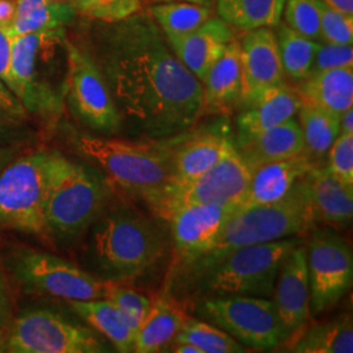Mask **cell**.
Here are the masks:
<instances>
[{
    "label": "cell",
    "mask_w": 353,
    "mask_h": 353,
    "mask_svg": "<svg viewBox=\"0 0 353 353\" xmlns=\"http://www.w3.org/2000/svg\"><path fill=\"white\" fill-rule=\"evenodd\" d=\"M76 314L100 332L118 352H134L135 334L128 327L122 312L106 299L65 300Z\"/></svg>",
    "instance_id": "28"
},
{
    "label": "cell",
    "mask_w": 353,
    "mask_h": 353,
    "mask_svg": "<svg viewBox=\"0 0 353 353\" xmlns=\"http://www.w3.org/2000/svg\"><path fill=\"white\" fill-rule=\"evenodd\" d=\"M50 32L29 33L13 36L11 51V72L13 92L23 102L28 113H51L61 112V97L43 83L38 72V57L42 43Z\"/></svg>",
    "instance_id": "15"
},
{
    "label": "cell",
    "mask_w": 353,
    "mask_h": 353,
    "mask_svg": "<svg viewBox=\"0 0 353 353\" xmlns=\"http://www.w3.org/2000/svg\"><path fill=\"white\" fill-rule=\"evenodd\" d=\"M305 248L310 313L316 316L332 309L352 288V249L335 229L313 230Z\"/></svg>",
    "instance_id": "13"
},
{
    "label": "cell",
    "mask_w": 353,
    "mask_h": 353,
    "mask_svg": "<svg viewBox=\"0 0 353 353\" xmlns=\"http://www.w3.org/2000/svg\"><path fill=\"white\" fill-rule=\"evenodd\" d=\"M326 6L339 12L353 14V0H321Z\"/></svg>",
    "instance_id": "46"
},
{
    "label": "cell",
    "mask_w": 353,
    "mask_h": 353,
    "mask_svg": "<svg viewBox=\"0 0 353 353\" xmlns=\"http://www.w3.org/2000/svg\"><path fill=\"white\" fill-rule=\"evenodd\" d=\"M13 276L33 293L64 300H96L105 297L106 280L93 276L80 267L49 252L16 248L8 255Z\"/></svg>",
    "instance_id": "10"
},
{
    "label": "cell",
    "mask_w": 353,
    "mask_h": 353,
    "mask_svg": "<svg viewBox=\"0 0 353 353\" xmlns=\"http://www.w3.org/2000/svg\"><path fill=\"white\" fill-rule=\"evenodd\" d=\"M296 92L301 105L313 106L341 118L353 108V68H334L307 76Z\"/></svg>",
    "instance_id": "26"
},
{
    "label": "cell",
    "mask_w": 353,
    "mask_h": 353,
    "mask_svg": "<svg viewBox=\"0 0 353 353\" xmlns=\"http://www.w3.org/2000/svg\"><path fill=\"white\" fill-rule=\"evenodd\" d=\"M11 313H12V303L6 279L3 272L0 271V326L8 328L11 325Z\"/></svg>",
    "instance_id": "43"
},
{
    "label": "cell",
    "mask_w": 353,
    "mask_h": 353,
    "mask_svg": "<svg viewBox=\"0 0 353 353\" xmlns=\"http://www.w3.org/2000/svg\"><path fill=\"white\" fill-rule=\"evenodd\" d=\"M297 114L303 132V152L316 163L327 154L341 134V118L306 105H301Z\"/></svg>",
    "instance_id": "30"
},
{
    "label": "cell",
    "mask_w": 353,
    "mask_h": 353,
    "mask_svg": "<svg viewBox=\"0 0 353 353\" xmlns=\"http://www.w3.org/2000/svg\"><path fill=\"white\" fill-rule=\"evenodd\" d=\"M154 3H166V1H185V3H192V4H199V6H205L212 8L216 0H152Z\"/></svg>",
    "instance_id": "49"
},
{
    "label": "cell",
    "mask_w": 353,
    "mask_h": 353,
    "mask_svg": "<svg viewBox=\"0 0 353 353\" xmlns=\"http://www.w3.org/2000/svg\"><path fill=\"white\" fill-rule=\"evenodd\" d=\"M7 338H8V328L0 326V344L7 345Z\"/></svg>",
    "instance_id": "50"
},
{
    "label": "cell",
    "mask_w": 353,
    "mask_h": 353,
    "mask_svg": "<svg viewBox=\"0 0 353 353\" xmlns=\"http://www.w3.org/2000/svg\"><path fill=\"white\" fill-rule=\"evenodd\" d=\"M148 13L165 37L188 34L212 16L210 7L185 1L156 3L148 8Z\"/></svg>",
    "instance_id": "32"
},
{
    "label": "cell",
    "mask_w": 353,
    "mask_h": 353,
    "mask_svg": "<svg viewBox=\"0 0 353 353\" xmlns=\"http://www.w3.org/2000/svg\"><path fill=\"white\" fill-rule=\"evenodd\" d=\"M7 352V345L6 344H0V353Z\"/></svg>",
    "instance_id": "51"
},
{
    "label": "cell",
    "mask_w": 353,
    "mask_h": 353,
    "mask_svg": "<svg viewBox=\"0 0 353 353\" xmlns=\"http://www.w3.org/2000/svg\"><path fill=\"white\" fill-rule=\"evenodd\" d=\"M188 318L182 305L170 293H159L152 300L151 309L135 335L134 352H163L174 341Z\"/></svg>",
    "instance_id": "25"
},
{
    "label": "cell",
    "mask_w": 353,
    "mask_h": 353,
    "mask_svg": "<svg viewBox=\"0 0 353 353\" xmlns=\"http://www.w3.org/2000/svg\"><path fill=\"white\" fill-rule=\"evenodd\" d=\"M165 38L181 63L202 83L208 70L234 39V32L221 17L211 16L188 34Z\"/></svg>",
    "instance_id": "20"
},
{
    "label": "cell",
    "mask_w": 353,
    "mask_h": 353,
    "mask_svg": "<svg viewBox=\"0 0 353 353\" xmlns=\"http://www.w3.org/2000/svg\"><path fill=\"white\" fill-rule=\"evenodd\" d=\"M234 205L194 204L176 208L165 217L170 225L178 262L181 267L189 265L205 252Z\"/></svg>",
    "instance_id": "16"
},
{
    "label": "cell",
    "mask_w": 353,
    "mask_h": 353,
    "mask_svg": "<svg viewBox=\"0 0 353 353\" xmlns=\"http://www.w3.org/2000/svg\"><path fill=\"white\" fill-rule=\"evenodd\" d=\"M283 14L285 26L303 37L321 42L319 0H287Z\"/></svg>",
    "instance_id": "36"
},
{
    "label": "cell",
    "mask_w": 353,
    "mask_h": 353,
    "mask_svg": "<svg viewBox=\"0 0 353 353\" xmlns=\"http://www.w3.org/2000/svg\"><path fill=\"white\" fill-rule=\"evenodd\" d=\"M16 156V150L8 145H0V173L1 170L10 164Z\"/></svg>",
    "instance_id": "48"
},
{
    "label": "cell",
    "mask_w": 353,
    "mask_h": 353,
    "mask_svg": "<svg viewBox=\"0 0 353 353\" xmlns=\"http://www.w3.org/2000/svg\"><path fill=\"white\" fill-rule=\"evenodd\" d=\"M314 221L335 230L347 229L353 219V186H347L327 169L314 165L306 174Z\"/></svg>",
    "instance_id": "23"
},
{
    "label": "cell",
    "mask_w": 353,
    "mask_h": 353,
    "mask_svg": "<svg viewBox=\"0 0 353 353\" xmlns=\"http://www.w3.org/2000/svg\"><path fill=\"white\" fill-rule=\"evenodd\" d=\"M75 10L90 20L114 23L141 10V0H67Z\"/></svg>",
    "instance_id": "37"
},
{
    "label": "cell",
    "mask_w": 353,
    "mask_h": 353,
    "mask_svg": "<svg viewBox=\"0 0 353 353\" xmlns=\"http://www.w3.org/2000/svg\"><path fill=\"white\" fill-rule=\"evenodd\" d=\"M280 347L296 353H352V316L343 313L323 322L306 323L290 335Z\"/></svg>",
    "instance_id": "27"
},
{
    "label": "cell",
    "mask_w": 353,
    "mask_h": 353,
    "mask_svg": "<svg viewBox=\"0 0 353 353\" xmlns=\"http://www.w3.org/2000/svg\"><path fill=\"white\" fill-rule=\"evenodd\" d=\"M301 108L296 88L285 83L263 89L237 109L234 140L246 139L294 118Z\"/></svg>",
    "instance_id": "19"
},
{
    "label": "cell",
    "mask_w": 353,
    "mask_h": 353,
    "mask_svg": "<svg viewBox=\"0 0 353 353\" xmlns=\"http://www.w3.org/2000/svg\"><path fill=\"white\" fill-rule=\"evenodd\" d=\"M88 255L97 278L125 283L148 274L164 256L161 228L125 204L102 211L92 224Z\"/></svg>",
    "instance_id": "3"
},
{
    "label": "cell",
    "mask_w": 353,
    "mask_h": 353,
    "mask_svg": "<svg viewBox=\"0 0 353 353\" xmlns=\"http://www.w3.org/2000/svg\"><path fill=\"white\" fill-rule=\"evenodd\" d=\"M49 152L13 159L0 173V228L34 236H48L45 201Z\"/></svg>",
    "instance_id": "7"
},
{
    "label": "cell",
    "mask_w": 353,
    "mask_h": 353,
    "mask_svg": "<svg viewBox=\"0 0 353 353\" xmlns=\"http://www.w3.org/2000/svg\"><path fill=\"white\" fill-rule=\"evenodd\" d=\"M300 243L283 259L272 293V301L288 336L305 326L312 316L306 248Z\"/></svg>",
    "instance_id": "17"
},
{
    "label": "cell",
    "mask_w": 353,
    "mask_h": 353,
    "mask_svg": "<svg viewBox=\"0 0 353 353\" xmlns=\"http://www.w3.org/2000/svg\"><path fill=\"white\" fill-rule=\"evenodd\" d=\"M240 45L243 76L242 103L263 89L284 83V71L272 28L248 32L241 38Z\"/></svg>",
    "instance_id": "18"
},
{
    "label": "cell",
    "mask_w": 353,
    "mask_h": 353,
    "mask_svg": "<svg viewBox=\"0 0 353 353\" xmlns=\"http://www.w3.org/2000/svg\"><path fill=\"white\" fill-rule=\"evenodd\" d=\"M334 68H353L352 45H335L328 42H319V48L314 57L310 75Z\"/></svg>",
    "instance_id": "40"
},
{
    "label": "cell",
    "mask_w": 353,
    "mask_h": 353,
    "mask_svg": "<svg viewBox=\"0 0 353 353\" xmlns=\"http://www.w3.org/2000/svg\"><path fill=\"white\" fill-rule=\"evenodd\" d=\"M328 170L347 186H353V134H339L328 150Z\"/></svg>",
    "instance_id": "39"
},
{
    "label": "cell",
    "mask_w": 353,
    "mask_h": 353,
    "mask_svg": "<svg viewBox=\"0 0 353 353\" xmlns=\"http://www.w3.org/2000/svg\"><path fill=\"white\" fill-rule=\"evenodd\" d=\"M204 114L228 115L240 108L243 89L240 39H233L203 79Z\"/></svg>",
    "instance_id": "22"
},
{
    "label": "cell",
    "mask_w": 353,
    "mask_h": 353,
    "mask_svg": "<svg viewBox=\"0 0 353 353\" xmlns=\"http://www.w3.org/2000/svg\"><path fill=\"white\" fill-rule=\"evenodd\" d=\"M90 55L122 119L151 139L183 134L204 115L202 83L181 63L150 13L99 21Z\"/></svg>",
    "instance_id": "1"
},
{
    "label": "cell",
    "mask_w": 353,
    "mask_h": 353,
    "mask_svg": "<svg viewBox=\"0 0 353 353\" xmlns=\"http://www.w3.org/2000/svg\"><path fill=\"white\" fill-rule=\"evenodd\" d=\"M67 76L64 94L76 119L93 131L117 134L123 125L101 70L90 55L65 38Z\"/></svg>",
    "instance_id": "9"
},
{
    "label": "cell",
    "mask_w": 353,
    "mask_h": 353,
    "mask_svg": "<svg viewBox=\"0 0 353 353\" xmlns=\"http://www.w3.org/2000/svg\"><path fill=\"white\" fill-rule=\"evenodd\" d=\"M77 14L67 0H54L26 16L13 19L10 33L21 36L29 33L61 30L74 21Z\"/></svg>",
    "instance_id": "34"
},
{
    "label": "cell",
    "mask_w": 353,
    "mask_h": 353,
    "mask_svg": "<svg viewBox=\"0 0 353 353\" xmlns=\"http://www.w3.org/2000/svg\"><path fill=\"white\" fill-rule=\"evenodd\" d=\"M234 151V130L228 115L173 137L174 183L188 182L212 169Z\"/></svg>",
    "instance_id": "14"
},
{
    "label": "cell",
    "mask_w": 353,
    "mask_h": 353,
    "mask_svg": "<svg viewBox=\"0 0 353 353\" xmlns=\"http://www.w3.org/2000/svg\"><path fill=\"white\" fill-rule=\"evenodd\" d=\"M20 123H14L10 121L0 119V145L11 144L13 140L20 137Z\"/></svg>",
    "instance_id": "44"
},
{
    "label": "cell",
    "mask_w": 353,
    "mask_h": 353,
    "mask_svg": "<svg viewBox=\"0 0 353 353\" xmlns=\"http://www.w3.org/2000/svg\"><path fill=\"white\" fill-rule=\"evenodd\" d=\"M106 178L88 165L49 152L45 219L49 234L72 240L87 230L110 198Z\"/></svg>",
    "instance_id": "5"
},
{
    "label": "cell",
    "mask_w": 353,
    "mask_h": 353,
    "mask_svg": "<svg viewBox=\"0 0 353 353\" xmlns=\"http://www.w3.org/2000/svg\"><path fill=\"white\" fill-rule=\"evenodd\" d=\"M234 150L250 170L267 163L294 157L303 152V139L299 121L290 118L246 139L234 140Z\"/></svg>",
    "instance_id": "24"
},
{
    "label": "cell",
    "mask_w": 353,
    "mask_h": 353,
    "mask_svg": "<svg viewBox=\"0 0 353 353\" xmlns=\"http://www.w3.org/2000/svg\"><path fill=\"white\" fill-rule=\"evenodd\" d=\"M11 51L12 36L7 28L0 26V80H3L13 92L14 84L11 72Z\"/></svg>",
    "instance_id": "42"
},
{
    "label": "cell",
    "mask_w": 353,
    "mask_h": 353,
    "mask_svg": "<svg viewBox=\"0 0 353 353\" xmlns=\"http://www.w3.org/2000/svg\"><path fill=\"white\" fill-rule=\"evenodd\" d=\"M198 313L252 350H274L288 338L275 303L265 297L212 296L199 303Z\"/></svg>",
    "instance_id": "8"
},
{
    "label": "cell",
    "mask_w": 353,
    "mask_h": 353,
    "mask_svg": "<svg viewBox=\"0 0 353 353\" xmlns=\"http://www.w3.org/2000/svg\"><path fill=\"white\" fill-rule=\"evenodd\" d=\"M14 16V0H0V26L10 30Z\"/></svg>",
    "instance_id": "45"
},
{
    "label": "cell",
    "mask_w": 353,
    "mask_h": 353,
    "mask_svg": "<svg viewBox=\"0 0 353 353\" xmlns=\"http://www.w3.org/2000/svg\"><path fill=\"white\" fill-rule=\"evenodd\" d=\"M321 41L352 45L353 14L339 12L321 1Z\"/></svg>",
    "instance_id": "38"
},
{
    "label": "cell",
    "mask_w": 353,
    "mask_h": 353,
    "mask_svg": "<svg viewBox=\"0 0 353 353\" xmlns=\"http://www.w3.org/2000/svg\"><path fill=\"white\" fill-rule=\"evenodd\" d=\"M74 144L118 188L145 203L174 183L173 138L102 139L79 134Z\"/></svg>",
    "instance_id": "4"
},
{
    "label": "cell",
    "mask_w": 353,
    "mask_h": 353,
    "mask_svg": "<svg viewBox=\"0 0 353 353\" xmlns=\"http://www.w3.org/2000/svg\"><path fill=\"white\" fill-rule=\"evenodd\" d=\"M174 341L190 343L201 353H242L249 351L224 330L190 316L176 334Z\"/></svg>",
    "instance_id": "33"
},
{
    "label": "cell",
    "mask_w": 353,
    "mask_h": 353,
    "mask_svg": "<svg viewBox=\"0 0 353 353\" xmlns=\"http://www.w3.org/2000/svg\"><path fill=\"white\" fill-rule=\"evenodd\" d=\"M28 114L23 102L3 80H0V119L21 123L26 121Z\"/></svg>",
    "instance_id": "41"
},
{
    "label": "cell",
    "mask_w": 353,
    "mask_h": 353,
    "mask_svg": "<svg viewBox=\"0 0 353 353\" xmlns=\"http://www.w3.org/2000/svg\"><path fill=\"white\" fill-rule=\"evenodd\" d=\"M252 170L234 151L202 176L188 182L172 183L147 204L152 214L165 217L176 208L194 204L237 207L249 185Z\"/></svg>",
    "instance_id": "12"
},
{
    "label": "cell",
    "mask_w": 353,
    "mask_h": 353,
    "mask_svg": "<svg viewBox=\"0 0 353 353\" xmlns=\"http://www.w3.org/2000/svg\"><path fill=\"white\" fill-rule=\"evenodd\" d=\"M275 34L284 76L301 83L312 72L319 42L303 37L285 24H279Z\"/></svg>",
    "instance_id": "31"
},
{
    "label": "cell",
    "mask_w": 353,
    "mask_h": 353,
    "mask_svg": "<svg viewBox=\"0 0 353 353\" xmlns=\"http://www.w3.org/2000/svg\"><path fill=\"white\" fill-rule=\"evenodd\" d=\"M122 312L128 327L137 335L144 318L151 309L152 300L137 290L121 285V283L108 281L105 297Z\"/></svg>",
    "instance_id": "35"
},
{
    "label": "cell",
    "mask_w": 353,
    "mask_h": 353,
    "mask_svg": "<svg viewBox=\"0 0 353 353\" xmlns=\"http://www.w3.org/2000/svg\"><path fill=\"white\" fill-rule=\"evenodd\" d=\"M341 134H353V108L341 115Z\"/></svg>",
    "instance_id": "47"
},
{
    "label": "cell",
    "mask_w": 353,
    "mask_h": 353,
    "mask_svg": "<svg viewBox=\"0 0 353 353\" xmlns=\"http://www.w3.org/2000/svg\"><path fill=\"white\" fill-rule=\"evenodd\" d=\"M301 240H283L258 243L230 252L208 270L201 288L214 296L272 297L279 267L285 255Z\"/></svg>",
    "instance_id": "6"
},
{
    "label": "cell",
    "mask_w": 353,
    "mask_h": 353,
    "mask_svg": "<svg viewBox=\"0 0 353 353\" xmlns=\"http://www.w3.org/2000/svg\"><path fill=\"white\" fill-rule=\"evenodd\" d=\"M106 347L92 328L55 312L33 309L16 316L8 327L7 352L101 353Z\"/></svg>",
    "instance_id": "11"
},
{
    "label": "cell",
    "mask_w": 353,
    "mask_h": 353,
    "mask_svg": "<svg viewBox=\"0 0 353 353\" xmlns=\"http://www.w3.org/2000/svg\"><path fill=\"white\" fill-rule=\"evenodd\" d=\"M316 225L306 176L278 202L234 210L211 246L185 267L190 279L201 278L230 252L242 248L309 233Z\"/></svg>",
    "instance_id": "2"
},
{
    "label": "cell",
    "mask_w": 353,
    "mask_h": 353,
    "mask_svg": "<svg viewBox=\"0 0 353 353\" xmlns=\"http://www.w3.org/2000/svg\"><path fill=\"white\" fill-rule=\"evenodd\" d=\"M316 165L303 152L294 157L267 163L252 170L249 185L237 210L275 203L283 199L293 186Z\"/></svg>",
    "instance_id": "21"
},
{
    "label": "cell",
    "mask_w": 353,
    "mask_h": 353,
    "mask_svg": "<svg viewBox=\"0 0 353 353\" xmlns=\"http://www.w3.org/2000/svg\"><path fill=\"white\" fill-rule=\"evenodd\" d=\"M287 0H216L219 17L232 28L250 32L280 24Z\"/></svg>",
    "instance_id": "29"
}]
</instances>
